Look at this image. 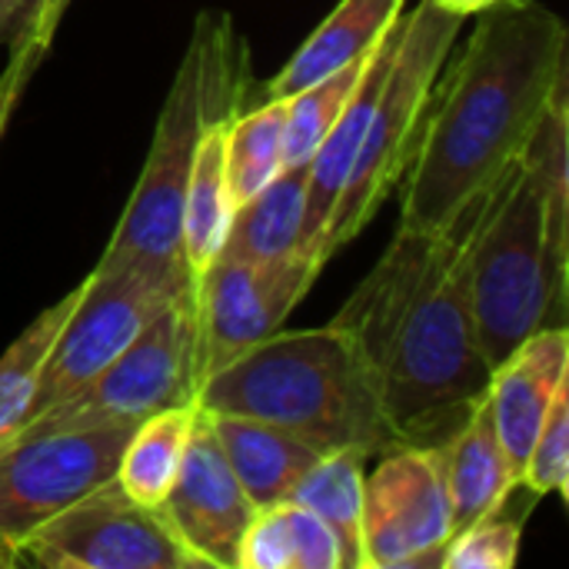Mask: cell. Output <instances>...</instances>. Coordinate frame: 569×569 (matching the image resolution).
<instances>
[{"mask_svg":"<svg viewBox=\"0 0 569 569\" xmlns=\"http://www.w3.org/2000/svg\"><path fill=\"white\" fill-rule=\"evenodd\" d=\"M363 67H367V57L283 100L287 103V167L310 163L313 150L323 143V137L343 113Z\"/></svg>","mask_w":569,"mask_h":569,"instance_id":"cell-25","label":"cell"},{"mask_svg":"<svg viewBox=\"0 0 569 569\" xmlns=\"http://www.w3.org/2000/svg\"><path fill=\"white\" fill-rule=\"evenodd\" d=\"M237 87H247V47L227 13H203L167 90L140 180L97 267H137L190 287L180 237L187 177L210 110Z\"/></svg>","mask_w":569,"mask_h":569,"instance_id":"cell-4","label":"cell"},{"mask_svg":"<svg viewBox=\"0 0 569 569\" xmlns=\"http://www.w3.org/2000/svg\"><path fill=\"white\" fill-rule=\"evenodd\" d=\"M407 0H340L337 10L300 43L287 67L260 87L257 103L287 100L303 87L363 60L403 17Z\"/></svg>","mask_w":569,"mask_h":569,"instance_id":"cell-17","label":"cell"},{"mask_svg":"<svg viewBox=\"0 0 569 569\" xmlns=\"http://www.w3.org/2000/svg\"><path fill=\"white\" fill-rule=\"evenodd\" d=\"M190 423H193V407H173L137 423L120 453V467L113 480L133 500L147 507H160L170 487L177 483Z\"/></svg>","mask_w":569,"mask_h":569,"instance_id":"cell-23","label":"cell"},{"mask_svg":"<svg viewBox=\"0 0 569 569\" xmlns=\"http://www.w3.org/2000/svg\"><path fill=\"white\" fill-rule=\"evenodd\" d=\"M323 260L297 250L273 263L217 257L193 283V380L197 390L220 367L283 327L313 287Z\"/></svg>","mask_w":569,"mask_h":569,"instance_id":"cell-10","label":"cell"},{"mask_svg":"<svg viewBox=\"0 0 569 569\" xmlns=\"http://www.w3.org/2000/svg\"><path fill=\"white\" fill-rule=\"evenodd\" d=\"M237 569H343V563L327 523L287 500L253 513L240 537Z\"/></svg>","mask_w":569,"mask_h":569,"instance_id":"cell-20","label":"cell"},{"mask_svg":"<svg viewBox=\"0 0 569 569\" xmlns=\"http://www.w3.org/2000/svg\"><path fill=\"white\" fill-rule=\"evenodd\" d=\"M247 93H250V83L223 93L217 100V107L210 110V117L200 130V140H197V153H193L187 193H183V230H180L183 267H187L190 287L217 260L227 227H230V217H233L223 153H227V127L243 110Z\"/></svg>","mask_w":569,"mask_h":569,"instance_id":"cell-15","label":"cell"},{"mask_svg":"<svg viewBox=\"0 0 569 569\" xmlns=\"http://www.w3.org/2000/svg\"><path fill=\"white\" fill-rule=\"evenodd\" d=\"M207 417L227 467L233 470L240 490L257 510L287 503L300 477L320 460L317 450H310L303 440H297L293 433L273 423L233 417V413H207Z\"/></svg>","mask_w":569,"mask_h":569,"instance_id":"cell-18","label":"cell"},{"mask_svg":"<svg viewBox=\"0 0 569 569\" xmlns=\"http://www.w3.org/2000/svg\"><path fill=\"white\" fill-rule=\"evenodd\" d=\"M160 507L170 517L180 543L203 569H237L240 537L250 527L257 507L247 500L233 470L227 467L213 440L210 417L200 407H193L177 483Z\"/></svg>","mask_w":569,"mask_h":569,"instance_id":"cell-13","label":"cell"},{"mask_svg":"<svg viewBox=\"0 0 569 569\" xmlns=\"http://www.w3.org/2000/svg\"><path fill=\"white\" fill-rule=\"evenodd\" d=\"M520 520H480L447 543L440 569H513L520 560Z\"/></svg>","mask_w":569,"mask_h":569,"instance_id":"cell-27","label":"cell"},{"mask_svg":"<svg viewBox=\"0 0 569 569\" xmlns=\"http://www.w3.org/2000/svg\"><path fill=\"white\" fill-rule=\"evenodd\" d=\"M363 477L367 457L360 450L323 453L293 487V503L317 513L337 537L343 569H367L363 563Z\"/></svg>","mask_w":569,"mask_h":569,"instance_id":"cell-21","label":"cell"},{"mask_svg":"<svg viewBox=\"0 0 569 569\" xmlns=\"http://www.w3.org/2000/svg\"><path fill=\"white\" fill-rule=\"evenodd\" d=\"M470 300L490 367L503 363L537 330L567 327V267L547 250L543 200L520 157L473 237Z\"/></svg>","mask_w":569,"mask_h":569,"instance_id":"cell-5","label":"cell"},{"mask_svg":"<svg viewBox=\"0 0 569 569\" xmlns=\"http://www.w3.org/2000/svg\"><path fill=\"white\" fill-rule=\"evenodd\" d=\"M17 567H27V560H23V550H20L17 543H7V540H0V569H17Z\"/></svg>","mask_w":569,"mask_h":569,"instance_id":"cell-32","label":"cell"},{"mask_svg":"<svg viewBox=\"0 0 569 569\" xmlns=\"http://www.w3.org/2000/svg\"><path fill=\"white\" fill-rule=\"evenodd\" d=\"M43 53H47V50L37 47V43L20 47V50H13L10 67L0 73V137H3V127H7V120H10V113H13V103H17V97H20L27 77L33 73V67L40 63Z\"/></svg>","mask_w":569,"mask_h":569,"instance_id":"cell-29","label":"cell"},{"mask_svg":"<svg viewBox=\"0 0 569 569\" xmlns=\"http://www.w3.org/2000/svg\"><path fill=\"white\" fill-rule=\"evenodd\" d=\"M440 467L450 497L453 533L497 517L510 493L520 487L500 443L490 397H483L460 423V430L440 447Z\"/></svg>","mask_w":569,"mask_h":569,"instance_id":"cell-16","label":"cell"},{"mask_svg":"<svg viewBox=\"0 0 569 569\" xmlns=\"http://www.w3.org/2000/svg\"><path fill=\"white\" fill-rule=\"evenodd\" d=\"M20 550L27 567L47 569H203L163 507L133 500L117 480L63 507Z\"/></svg>","mask_w":569,"mask_h":569,"instance_id":"cell-8","label":"cell"},{"mask_svg":"<svg viewBox=\"0 0 569 569\" xmlns=\"http://www.w3.org/2000/svg\"><path fill=\"white\" fill-rule=\"evenodd\" d=\"M70 7V0H43V10H40V27H37V40L43 43V47H50V40H53V30H57V23L63 20V10Z\"/></svg>","mask_w":569,"mask_h":569,"instance_id":"cell-30","label":"cell"},{"mask_svg":"<svg viewBox=\"0 0 569 569\" xmlns=\"http://www.w3.org/2000/svg\"><path fill=\"white\" fill-rule=\"evenodd\" d=\"M307 167H287L257 197L233 207L223 247L217 257L243 263H273L303 250Z\"/></svg>","mask_w":569,"mask_h":569,"instance_id":"cell-19","label":"cell"},{"mask_svg":"<svg viewBox=\"0 0 569 569\" xmlns=\"http://www.w3.org/2000/svg\"><path fill=\"white\" fill-rule=\"evenodd\" d=\"M187 290L190 287H173L137 267H93L83 277L80 300L73 303L40 367L27 423L77 393L80 387H87L173 297Z\"/></svg>","mask_w":569,"mask_h":569,"instance_id":"cell-9","label":"cell"},{"mask_svg":"<svg viewBox=\"0 0 569 569\" xmlns=\"http://www.w3.org/2000/svg\"><path fill=\"white\" fill-rule=\"evenodd\" d=\"M193 290L173 297L87 387L30 420L17 437L107 423H143L173 407H193Z\"/></svg>","mask_w":569,"mask_h":569,"instance_id":"cell-7","label":"cell"},{"mask_svg":"<svg viewBox=\"0 0 569 569\" xmlns=\"http://www.w3.org/2000/svg\"><path fill=\"white\" fill-rule=\"evenodd\" d=\"M463 20L467 17L440 7L437 0H420L410 13L400 17V40L380 100L370 113L363 143L323 233L327 260L370 223L377 207L403 177L433 83L443 73Z\"/></svg>","mask_w":569,"mask_h":569,"instance_id":"cell-6","label":"cell"},{"mask_svg":"<svg viewBox=\"0 0 569 569\" xmlns=\"http://www.w3.org/2000/svg\"><path fill=\"white\" fill-rule=\"evenodd\" d=\"M520 487H527L533 497H550V493L567 497L569 493V387L557 393L530 447Z\"/></svg>","mask_w":569,"mask_h":569,"instance_id":"cell-26","label":"cell"},{"mask_svg":"<svg viewBox=\"0 0 569 569\" xmlns=\"http://www.w3.org/2000/svg\"><path fill=\"white\" fill-rule=\"evenodd\" d=\"M503 177L440 230L430 277L380 360V400L403 447L440 450L490 390L493 367L483 357L470 300V247Z\"/></svg>","mask_w":569,"mask_h":569,"instance_id":"cell-3","label":"cell"},{"mask_svg":"<svg viewBox=\"0 0 569 569\" xmlns=\"http://www.w3.org/2000/svg\"><path fill=\"white\" fill-rule=\"evenodd\" d=\"M193 407L273 423L320 457L360 450L377 460L403 447L370 363L333 320L313 330H277L253 343L200 383Z\"/></svg>","mask_w":569,"mask_h":569,"instance_id":"cell-2","label":"cell"},{"mask_svg":"<svg viewBox=\"0 0 569 569\" xmlns=\"http://www.w3.org/2000/svg\"><path fill=\"white\" fill-rule=\"evenodd\" d=\"M569 33L540 0H493L433 83L403 167L400 227L437 233L503 177L547 107Z\"/></svg>","mask_w":569,"mask_h":569,"instance_id":"cell-1","label":"cell"},{"mask_svg":"<svg viewBox=\"0 0 569 569\" xmlns=\"http://www.w3.org/2000/svg\"><path fill=\"white\" fill-rule=\"evenodd\" d=\"M43 0H0V47L20 50V47H43L37 40ZM47 50V47H43Z\"/></svg>","mask_w":569,"mask_h":569,"instance_id":"cell-28","label":"cell"},{"mask_svg":"<svg viewBox=\"0 0 569 569\" xmlns=\"http://www.w3.org/2000/svg\"><path fill=\"white\" fill-rule=\"evenodd\" d=\"M363 477L367 569H437L453 540L440 450L397 447Z\"/></svg>","mask_w":569,"mask_h":569,"instance_id":"cell-12","label":"cell"},{"mask_svg":"<svg viewBox=\"0 0 569 569\" xmlns=\"http://www.w3.org/2000/svg\"><path fill=\"white\" fill-rule=\"evenodd\" d=\"M440 7H447V10H453V13H460V17H473V13H480L483 7H490L493 0H437Z\"/></svg>","mask_w":569,"mask_h":569,"instance_id":"cell-31","label":"cell"},{"mask_svg":"<svg viewBox=\"0 0 569 569\" xmlns=\"http://www.w3.org/2000/svg\"><path fill=\"white\" fill-rule=\"evenodd\" d=\"M227 190L240 207L287 170V103L267 100L243 107L227 127Z\"/></svg>","mask_w":569,"mask_h":569,"instance_id":"cell-22","label":"cell"},{"mask_svg":"<svg viewBox=\"0 0 569 569\" xmlns=\"http://www.w3.org/2000/svg\"><path fill=\"white\" fill-rule=\"evenodd\" d=\"M569 370V333L567 327H547L537 330L527 343H520L503 363L493 367L490 377V407L497 420L500 443L507 450V460L523 480V467L530 457V447L557 400V393L567 387Z\"/></svg>","mask_w":569,"mask_h":569,"instance_id":"cell-14","label":"cell"},{"mask_svg":"<svg viewBox=\"0 0 569 569\" xmlns=\"http://www.w3.org/2000/svg\"><path fill=\"white\" fill-rule=\"evenodd\" d=\"M80 290H83V280L73 290H67L57 303L40 310L27 323V330H20V337L3 350L0 357V447L13 440V433L27 423L40 367L50 353L53 337L67 323L73 303L80 300Z\"/></svg>","mask_w":569,"mask_h":569,"instance_id":"cell-24","label":"cell"},{"mask_svg":"<svg viewBox=\"0 0 569 569\" xmlns=\"http://www.w3.org/2000/svg\"><path fill=\"white\" fill-rule=\"evenodd\" d=\"M137 423L13 437L0 447V540L23 543L63 507L117 477Z\"/></svg>","mask_w":569,"mask_h":569,"instance_id":"cell-11","label":"cell"}]
</instances>
